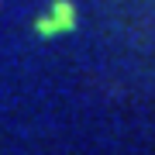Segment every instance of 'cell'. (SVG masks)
Segmentation results:
<instances>
[{"instance_id": "6da1fadb", "label": "cell", "mask_w": 155, "mask_h": 155, "mask_svg": "<svg viewBox=\"0 0 155 155\" xmlns=\"http://www.w3.org/2000/svg\"><path fill=\"white\" fill-rule=\"evenodd\" d=\"M48 14H52V21L59 24V35L76 28V4H72V0H52Z\"/></svg>"}, {"instance_id": "7a4b0ae2", "label": "cell", "mask_w": 155, "mask_h": 155, "mask_svg": "<svg viewBox=\"0 0 155 155\" xmlns=\"http://www.w3.org/2000/svg\"><path fill=\"white\" fill-rule=\"evenodd\" d=\"M35 31H38L41 38H55V35H59V24L52 21V14H41L38 21H35Z\"/></svg>"}]
</instances>
